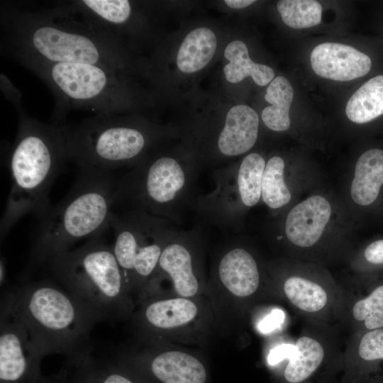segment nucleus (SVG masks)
I'll list each match as a JSON object with an SVG mask.
<instances>
[{"label":"nucleus","mask_w":383,"mask_h":383,"mask_svg":"<svg viewBox=\"0 0 383 383\" xmlns=\"http://www.w3.org/2000/svg\"><path fill=\"white\" fill-rule=\"evenodd\" d=\"M291 196L284 181V162L281 157L273 156L265 164L261 199L269 208L277 209L287 204Z\"/></svg>","instance_id":"nucleus-26"},{"label":"nucleus","mask_w":383,"mask_h":383,"mask_svg":"<svg viewBox=\"0 0 383 383\" xmlns=\"http://www.w3.org/2000/svg\"><path fill=\"white\" fill-rule=\"evenodd\" d=\"M265 164L261 155L251 152L237 165L216 170L214 189L196 198L195 207L199 216L216 225L235 226L242 211L261 199Z\"/></svg>","instance_id":"nucleus-10"},{"label":"nucleus","mask_w":383,"mask_h":383,"mask_svg":"<svg viewBox=\"0 0 383 383\" xmlns=\"http://www.w3.org/2000/svg\"><path fill=\"white\" fill-rule=\"evenodd\" d=\"M118 179L113 171L78 166L67 195L41 218L31 240L24 277L78 241L102 235L110 228Z\"/></svg>","instance_id":"nucleus-4"},{"label":"nucleus","mask_w":383,"mask_h":383,"mask_svg":"<svg viewBox=\"0 0 383 383\" xmlns=\"http://www.w3.org/2000/svg\"><path fill=\"white\" fill-rule=\"evenodd\" d=\"M43 357L23 323L1 299L0 383H41Z\"/></svg>","instance_id":"nucleus-11"},{"label":"nucleus","mask_w":383,"mask_h":383,"mask_svg":"<svg viewBox=\"0 0 383 383\" xmlns=\"http://www.w3.org/2000/svg\"><path fill=\"white\" fill-rule=\"evenodd\" d=\"M216 274L220 284L237 297L249 296L259 287L257 264L252 254L243 247L227 248L218 259Z\"/></svg>","instance_id":"nucleus-17"},{"label":"nucleus","mask_w":383,"mask_h":383,"mask_svg":"<svg viewBox=\"0 0 383 383\" xmlns=\"http://www.w3.org/2000/svg\"><path fill=\"white\" fill-rule=\"evenodd\" d=\"M62 383H138L116 361L91 354L74 362H67L58 374Z\"/></svg>","instance_id":"nucleus-19"},{"label":"nucleus","mask_w":383,"mask_h":383,"mask_svg":"<svg viewBox=\"0 0 383 383\" xmlns=\"http://www.w3.org/2000/svg\"><path fill=\"white\" fill-rule=\"evenodd\" d=\"M4 300L26 327L43 357L60 354L74 362L92 352L91 333L103 318L55 281L23 278Z\"/></svg>","instance_id":"nucleus-2"},{"label":"nucleus","mask_w":383,"mask_h":383,"mask_svg":"<svg viewBox=\"0 0 383 383\" xmlns=\"http://www.w3.org/2000/svg\"><path fill=\"white\" fill-rule=\"evenodd\" d=\"M311 64L319 77L347 82L367 74L371 69L372 61L368 55L352 46L323 43L312 50Z\"/></svg>","instance_id":"nucleus-14"},{"label":"nucleus","mask_w":383,"mask_h":383,"mask_svg":"<svg viewBox=\"0 0 383 383\" xmlns=\"http://www.w3.org/2000/svg\"><path fill=\"white\" fill-rule=\"evenodd\" d=\"M18 117L7 157L11 187L1 220V240L23 216L40 219L51 209L50 188L68 162L62 125L43 123L26 111Z\"/></svg>","instance_id":"nucleus-3"},{"label":"nucleus","mask_w":383,"mask_h":383,"mask_svg":"<svg viewBox=\"0 0 383 383\" xmlns=\"http://www.w3.org/2000/svg\"><path fill=\"white\" fill-rule=\"evenodd\" d=\"M0 24L2 55L23 67L73 62L128 71V61L121 42L91 26L68 3L31 10L3 1Z\"/></svg>","instance_id":"nucleus-1"},{"label":"nucleus","mask_w":383,"mask_h":383,"mask_svg":"<svg viewBox=\"0 0 383 383\" xmlns=\"http://www.w3.org/2000/svg\"><path fill=\"white\" fill-rule=\"evenodd\" d=\"M197 313V306L188 298L153 299L143 304L138 319L148 331H160L184 326Z\"/></svg>","instance_id":"nucleus-18"},{"label":"nucleus","mask_w":383,"mask_h":383,"mask_svg":"<svg viewBox=\"0 0 383 383\" xmlns=\"http://www.w3.org/2000/svg\"><path fill=\"white\" fill-rule=\"evenodd\" d=\"M41 383H62L59 374L52 375L43 379Z\"/></svg>","instance_id":"nucleus-36"},{"label":"nucleus","mask_w":383,"mask_h":383,"mask_svg":"<svg viewBox=\"0 0 383 383\" xmlns=\"http://www.w3.org/2000/svg\"><path fill=\"white\" fill-rule=\"evenodd\" d=\"M62 126L68 162L109 171L135 166L161 134L146 122L118 114H96Z\"/></svg>","instance_id":"nucleus-8"},{"label":"nucleus","mask_w":383,"mask_h":383,"mask_svg":"<svg viewBox=\"0 0 383 383\" xmlns=\"http://www.w3.org/2000/svg\"><path fill=\"white\" fill-rule=\"evenodd\" d=\"M113 251L129 292L145 291L155 277L162 252L177 231L174 223L144 211L112 212Z\"/></svg>","instance_id":"nucleus-9"},{"label":"nucleus","mask_w":383,"mask_h":383,"mask_svg":"<svg viewBox=\"0 0 383 383\" xmlns=\"http://www.w3.org/2000/svg\"><path fill=\"white\" fill-rule=\"evenodd\" d=\"M296 352L295 345L282 344L272 349L268 355V362L274 365L284 359H291Z\"/></svg>","instance_id":"nucleus-32"},{"label":"nucleus","mask_w":383,"mask_h":383,"mask_svg":"<svg viewBox=\"0 0 383 383\" xmlns=\"http://www.w3.org/2000/svg\"><path fill=\"white\" fill-rule=\"evenodd\" d=\"M255 1L254 0H226V4L232 9H242L247 7L253 3Z\"/></svg>","instance_id":"nucleus-35"},{"label":"nucleus","mask_w":383,"mask_h":383,"mask_svg":"<svg viewBox=\"0 0 383 383\" xmlns=\"http://www.w3.org/2000/svg\"><path fill=\"white\" fill-rule=\"evenodd\" d=\"M294 98L293 88L289 82L278 76L270 83L265 99L271 106L262 112L265 126L274 131H284L290 127L289 108Z\"/></svg>","instance_id":"nucleus-23"},{"label":"nucleus","mask_w":383,"mask_h":383,"mask_svg":"<svg viewBox=\"0 0 383 383\" xmlns=\"http://www.w3.org/2000/svg\"><path fill=\"white\" fill-rule=\"evenodd\" d=\"M296 354L289 359L284 376L289 383H301L307 379L321 364L324 352L316 340L304 336L295 344Z\"/></svg>","instance_id":"nucleus-25"},{"label":"nucleus","mask_w":383,"mask_h":383,"mask_svg":"<svg viewBox=\"0 0 383 383\" xmlns=\"http://www.w3.org/2000/svg\"><path fill=\"white\" fill-rule=\"evenodd\" d=\"M284 291L294 306L307 312L322 309L328 300L327 294L323 287L302 277L288 278L284 282Z\"/></svg>","instance_id":"nucleus-27"},{"label":"nucleus","mask_w":383,"mask_h":383,"mask_svg":"<svg viewBox=\"0 0 383 383\" xmlns=\"http://www.w3.org/2000/svg\"><path fill=\"white\" fill-rule=\"evenodd\" d=\"M277 10L283 22L295 29L313 27L321 21L322 6L313 0H281Z\"/></svg>","instance_id":"nucleus-28"},{"label":"nucleus","mask_w":383,"mask_h":383,"mask_svg":"<svg viewBox=\"0 0 383 383\" xmlns=\"http://www.w3.org/2000/svg\"><path fill=\"white\" fill-rule=\"evenodd\" d=\"M331 214V207L326 199L309 197L289 212L285 223L287 239L299 247L313 245L321 238Z\"/></svg>","instance_id":"nucleus-16"},{"label":"nucleus","mask_w":383,"mask_h":383,"mask_svg":"<svg viewBox=\"0 0 383 383\" xmlns=\"http://www.w3.org/2000/svg\"><path fill=\"white\" fill-rule=\"evenodd\" d=\"M217 39L209 28L201 27L189 32L184 38L177 55L178 69L193 73L204 68L214 55Z\"/></svg>","instance_id":"nucleus-22"},{"label":"nucleus","mask_w":383,"mask_h":383,"mask_svg":"<svg viewBox=\"0 0 383 383\" xmlns=\"http://www.w3.org/2000/svg\"><path fill=\"white\" fill-rule=\"evenodd\" d=\"M259 117L251 107L238 104L228 111L212 159L231 158L252 148L258 138Z\"/></svg>","instance_id":"nucleus-15"},{"label":"nucleus","mask_w":383,"mask_h":383,"mask_svg":"<svg viewBox=\"0 0 383 383\" xmlns=\"http://www.w3.org/2000/svg\"><path fill=\"white\" fill-rule=\"evenodd\" d=\"M6 278V267L4 260L1 259L0 262V282L1 285L4 284Z\"/></svg>","instance_id":"nucleus-37"},{"label":"nucleus","mask_w":383,"mask_h":383,"mask_svg":"<svg viewBox=\"0 0 383 383\" xmlns=\"http://www.w3.org/2000/svg\"><path fill=\"white\" fill-rule=\"evenodd\" d=\"M52 91L53 123L65 124L68 111L81 109L96 115H116L134 106V94L126 72L97 65L45 62L25 67Z\"/></svg>","instance_id":"nucleus-7"},{"label":"nucleus","mask_w":383,"mask_h":383,"mask_svg":"<svg viewBox=\"0 0 383 383\" xmlns=\"http://www.w3.org/2000/svg\"><path fill=\"white\" fill-rule=\"evenodd\" d=\"M224 56L229 63L224 66L223 72L226 80L231 83L240 82L251 77L257 85L263 87L274 79V70L267 65L254 62L243 41L235 40L229 43Z\"/></svg>","instance_id":"nucleus-21"},{"label":"nucleus","mask_w":383,"mask_h":383,"mask_svg":"<svg viewBox=\"0 0 383 383\" xmlns=\"http://www.w3.org/2000/svg\"><path fill=\"white\" fill-rule=\"evenodd\" d=\"M284 319V312L281 310H274L270 315L262 321L260 329L263 333H268L282 324Z\"/></svg>","instance_id":"nucleus-34"},{"label":"nucleus","mask_w":383,"mask_h":383,"mask_svg":"<svg viewBox=\"0 0 383 383\" xmlns=\"http://www.w3.org/2000/svg\"><path fill=\"white\" fill-rule=\"evenodd\" d=\"M199 232L196 228L177 231L162 252L155 276H167L175 292L184 298L196 295L199 290L198 263L195 257V247L200 236Z\"/></svg>","instance_id":"nucleus-13"},{"label":"nucleus","mask_w":383,"mask_h":383,"mask_svg":"<svg viewBox=\"0 0 383 383\" xmlns=\"http://www.w3.org/2000/svg\"><path fill=\"white\" fill-rule=\"evenodd\" d=\"M116 361L155 383H205L206 370L195 357L182 351L147 352L117 356Z\"/></svg>","instance_id":"nucleus-12"},{"label":"nucleus","mask_w":383,"mask_h":383,"mask_svg":"<svg viewBox=\"0 0 383 383\" xmlns=\"http://www.w3.org/2000/svg\"><path fill=\"white\" fill-rule=\"evenodd\" d=\"M358 353L366 361L383 359V329H374L362 338Z\"/></svg>","instance_id":"nucleus-30"},{"label":"nucleus","mask_w":383,"mask_h":383,"mask_svg":"<svg viewBox=\"0 0 383 383\" xmlns=\"http://www.w3.org/2000/svg\"><path fill=\"white\" fill-rule=\"evenodd\" d=\"M353 315L356 320L364 321L368 329L383 327V285L376 288L367 297L357 301Z\"/></svg>","instance_id":"nucleus-29"},{"label":"nucleus","mask_w":383,"mask_h":383,"mask_svg":"<svg viewBox=\"0 0 383 383\" xmlns=\"http://www.w3.org/2000/svg\"><path fill=\"white\" fill-rule=\"evenodd\" d=\"M365 259L372 264H383V239L370 243L365 250Z\"/></svg>","instance_id":"nucleus-33"},{"label":"nucleus","mask_w":383,"mask_h":383,"mask_svg":"<svg viewBox=\"0 0 383 383\" xmlns=\"http://www.w3.org/2000/svg\"><path fill=\"white\" fill-rule=\"evenodd\" d=\"M345 113L356 123L369 122L383 114V75L372 77L352 95Z\"/></svg>","instance_id":"nucleus-24"},{"label":"nucleus","mask_w":383,"mask_h":383,"mask_svg":"<svg viewBox=\"0 0 383 383\" xmlns=\"http://www.w3.org/2000/svg\"><path fill=\"white\" fill-rule=\"evenodd\" d=\"M150 150L121 178L113 196L115 207L141 211L179 223L192 202L197 164Z\"/></svg>","instance_id":"nucleus-6"},{"label":"nucleus","mask_w":383,"mask_h":383,"mask_svg":"<svg viewBox=\"0 0 383 383\" xmlns=\"http://www.w3.org/2000/svg\"><path fill=\"white\" fill-rule=\"evenodd\" d=\"M0 87L4 96L13 106L18 115L24 113L21 103V92L4 73L0 75Z\"/></svg>","instance_id":"nucleus-31"},{"label":"nucleus","mask_w":383,"mask_h":383,"mask_svg":"<svg viewBox=\"0 0 383 383\" xmlns=\"http://www.w3.org/2000/svg\"><path fill=\"white\" fill-rule=\"evenodd\" d=\"M383 184V150L370 149L357 160L351 184L353 200L361 206H368L377 198Z\"/></svg>","instance_id":"nucleus-20"},{"label":"nucleus","mask_w":383,"mask_h":383,"mask_svg":"<svg viewBox=\"0 0 383 383\" xmlns=\"http://www.w3.org/2000/svg\"><path fill=\"white\" fill-rule=\"evenodd\" d=\"M45 265L56 283L104 321L121 319L131 313L125 276L112 246L102 235L52 257Z\"/></svg>","instance_id":"nucleus-5"}]
</instances>
